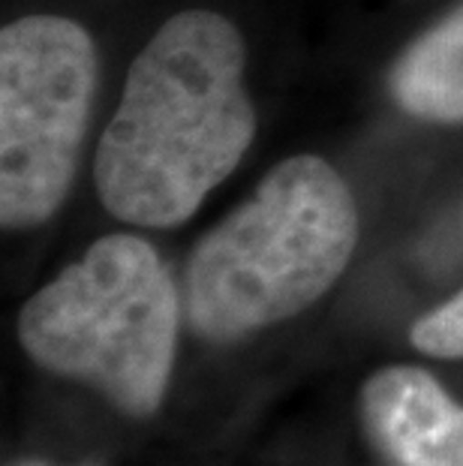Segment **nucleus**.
Listing matches in <instances>:
<instances>
[{
	"label": "nucleus",
	"mask_w": 463,
	"mask_h": 466,
	"mask_svg": "<svg viewBox=\"0 0 463 466\" xmlns=\"http://www.w3.org/2000/svg\"><path fill=\"white\" fill-rule=\"evenodd\" d=\"M244 69L247 46L232 18L184 9L156 27L96 145L94 187L108 214L172 229L199 211L256 138Z\"/></svg>",
	"instance_id": "f257e3e1"
},
{
	"label": "nucleus",
	"mask_w": 463,
	"mask_h": 466,
	"mask_svg": "<svg viewBox=\"0 0 463 466\" xmlns=\"http://www.w3.org/2000/svg\"><path fill=\"white\" fill-rule=\"evenodd\" d=\"M358 205L328 160L295 154L193 247L184 316L196 337L235 343L313 307L352 262Z\"/></svg>",
	"instance_id": "f03ea898"
},
{
	"label": "nucleus",
	"mask_w": 463,
	"mask_h": 466,
	"mask_svg": "<svg viewBox=\"0 0 463 466\" xmlns=\"http://www.w3.org/2000/svg\"><path fill=\"white\" fill-rule=\"evenodd\" d=\"M181 292L139 235H103L34 292L18 343L36 367L100 391L117 412L151 419L169 391Z\"/></svg>",
	"instance_id": "7ed1b4c3"
},
{
	"label": "nucleus",
	"mask_w": 463,
	"mask_h": 466,
	"mask_svg": "<svg viewBox=\"0 0 463 466\" xmlns=\"http://www.w3.org/2000/svg\"><path fill=\"white\" fill-rule=\"evenodd\" d=\"M94 36L64 15L0 31V223L36 229L73 190L96 94Z\"/></svg>",
	"instance_id": "20e7f679"
},
{
	"label": "nucleus",
	"mask_w": 463,
	"mask_h": 466,
	"mask_svg": "<svg viewBox=\"0 0 463 466\" xmlns=\"http://www.w3.org/2000/svg\"><path fill=\"white\" fill-rule=\"evenodd\" d=\"M361 424L382 466H463V403L416 364H388L364 382Z\"/></svg>",
	"instance_id": "39448f33"
},
{
	"label": "nucleus",
	"mask_w": 463,
	"mask_h": 466,
	"mask_svg": "<svg viewBox=\"0 0 463 466\" xmlns=\"http://www.w3.org/2000/svg\"><path fill=\"white\" fill-rule=\"evenodd\" d=\"M391 100L430 124H463V4L407 46L388 76Z\"/></svg>",
	"instance_id": "423d86ee"
},
{
	"label": "nucleus",
	"mask_w": 463,
	"mask_h": 466,
	"mask_svg": "<svg viewBox=\"0 0 463 466\" xmlns=\"http://www.w3.org/2000/svg\"><path fill=\"white\" fill-rule=\"evenodd\" d=\"M409 340L430 359H463V289L412 325Z\"/></svg>",
	"instance_id": "0eeeda50"
},
{
	"label": "nucleus",
	"mask_w": 463,
	"mask_h": 466,
	"mask_svg": "<svg viewBox=\"0 0 463 466\" xmlns=\"http://www.w3.org/2000/svg\"><path fill=\"white\" fill-rule=\"evenodd\" d=\"M9 466H52L45 461H18V463H9ZM78 466H91V463H78Z\"/></svg>",
	"instance_id": "6e6552de"
}]
</instances>
